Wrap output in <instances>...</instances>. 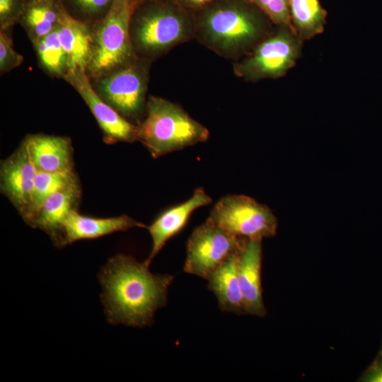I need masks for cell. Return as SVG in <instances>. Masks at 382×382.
Segmentation results:
<instances>
[{
	"mask_svg": "<svg viewBox=\"0 0 382 382\" xmlns=\"http://www.w3.org/2000/svg\"><path fill=\"white\" fill-rule=\"evenodd\" d=\"M145 262L131 255L110 257L98 273L101 301L108 322L144 328L154 322L156 311L165 306L174 277L155 274Z\"/></svg>",
	"mask_w": 382,
	"mask_h": 382,
	"instance_id": "cell-1",
	"label": "cell"
},
{
	"mask_svg": "<svg viewBox=\"0 0 382 382\" xmlns=\"http://www.w3.org/2000/svg\"><path fill=\"white\" fill-rule=\"evenodd\" d=\"M192 13L195 39L233 62L250 53L273 31L268 17L245 0H215Z\"/></svg>",
	"mask_w": 382,
	"mask_h": 382,
	"instance_id": "cell-2",
	"label": "cell"
},
{
	"mask_svg": "<svg viewBox=\"0 0 382 382\" xmlns=\"http://www.w3.org/2000/svg\"><path fill=\"white\" fill-rule=\"evenodd\" d=\"M129 33L137 57L152 62L195 39L193 13L176 0H144L132 15Z\"/></svg>",
	"mask_w": 382,
	"mask_h": 382,
	"instance_id": "cell-3",
	"label": "cell"
},
{
	"mask_svg": "<svg viewBox=\"0 0 382 382\" xmlns=\"http://www.w3.org/2000/svg\"><path fill=\"white\" fill-rule=\"evenodd\" d=\"M139 141L153 158L206 141L207 127L194 120L179 104L149 96L145 117L138 125Z\"/></svg>",
	"mask_w": 382,
	"mask_h": 382,
	"instance_id": "cell-4",
	"label": "cell"
},
{
	"mask_svg": "<svg viewBox=\"0 0 382 382\" xmlns=\"http://www.w3.org/2000/svg\"><path fill=\"white\" fill-rule=\"evenodd\" d=\"M144 0H113L105 16L92 25V55L86 73L93 79L137 58L130 38L133 13Z\"/></svg>",
	"mask_w": 382,
	"mask_h": 382,
	"instance_id": "cell-5",
	"label": "cell"
},
{
	"mask_svg": "<svg viewBox=\"0 0 382 382\" xmlns=\"http://www.w3.org/2000/svg\"><path fill=\"white\" fill-rule=\"evenodd\" d=\"M151 62L137 58L91 79L98 95L129 122L139 125L145 115Z\"/></svg>",
	"mask_w": 382,
	"mask_h": 382,
	"instance_id": "cell-6",
	"label": "cell"
},
{
	"mask_svg": "<svg viewBox=\"0 0 382 382\" xmlns=\"http://www.w3.org/2000/svg\"><path fill=\"white\" fill-rule=\"evenodd\" d=\"M277 26L250 53L233 62L237 77L248 82L277 79L294 66L303 42L288 26Z\"/></svg>",
	"mask_w": 382,
	"mask_h": 382,
	"instance_id": "cell-7",
	"label": "cell"
},
{
	"mask_svg": "<svg viewBox=\"0 0 382 382\" xmlns=\"http://www.w3.org/2000/svg\"><path fill=\"white\" fill-rule=\"evenodd\" d=\"M206 221L246 239L270 238L277 229V218L270 209L243 195L221 197Z\"/></svg>",
	"mask_w": 382,
	"mask_h": 382,
	"instance_id": "cell-8",
	"label": "cell"
},
{
	"mask_svg": "<svg viewBox=\"0 0 382 382\" xmlns=\"http://www.w3.org/2000/svg\"><path fill=\"white\" fill-rule=\"evenodd\" d=\"M247 240L205 221L193 230L187 242L183 270L207 279L238 253Z\"/></svg>",
	"mask_w": 382,
	"mask_h": 382,
	"instance_id": "cell-9",
	"label": "cell"
},
{
	"mask_svg": "<svg viewBox=\"0 0 382 382\" xmlns=\"http://www.w3.org/2000/svg\"><path fill=\"white\" fill-rule=\"evenodd\" d=\"M65 81L72 86L88 107L103 132L105 143L139 141L138 125L122 117L98 95L86 70L70 74Z\"/></svg>",
	"mask_w": 382,
	"mask_h": 382,
	"instance_id": "cell-10",
	"label": "cell"
},
{
	"mask_svg": "<svg viewBox=\"0 0 382 382\" xmlns=\"http://www.w3.org/2000/svg\"><path fill=\"white\" fill-rule=\"evenodd\" d=\"M38 170L23 139L18 147L0 166V190L23 219L27 216L33 199Z\"/></svg>",
	"mask_w": 382,
	"mask_h": 382,
	"instance_id": "cell-11",
	"label": "cell"
},
{
	"mask_svg": "<svg viewBox=\"0 0 382 382\" xmlns=\"http://www.w3.org/2000/svg\"><path fill=\"white\" fill-rule=\"evenodd\" d=\"M262 240L248 239L237 260L238 279L245 314L264 317L267 314L261 284Z\"/></svg>",
	"mask_w": 382,
	"mask_h": 382,
	"instance_id": "cell-12",
	"label": "cell"
},
{
	"mask_svg": "<svg viewBox=\"0 0 382 382\" xmlns=\"http://www.w3.org/2000/svg\"><path fill=\"white\" fill-rule=\"evenodd\" d=\"M147 226L127 215L108 218H96L81 214L74 209L64 221L60 236L55 244L59 248L75 241L95 239L112 233Z\"/></svg>",
	"mask_w": 382,
	"mask_h": 382,
	"instance_id": "cell-13",
	"label": "cell"
},
{
	"mask_svg": "<svg viewBox=\"0 0 382 382\" xmlns=\"http://www.w3.org/2000/svg\"><path fill=\"white\" fill-rule=\"evenodd\" d=\"M212 202V198L204 190L198 187L187 200L161 213L146 228L151 236L152 247L145 262L149 265L166 242L185 226L194 211Z\"/></svg>",
	"mask_w": 382,
	"mask_h": 382,
	"instance_id": "cell-14",
	"label": "cell"
},
{
	"mask_svg": "<svg viewBox=\"0 0 382 382\" xmlns=\"http://www.w3.org/2000/svg\"><path fill=\"white\" fill-rule=\"evenodd\" d=\"M81 194L79 181L58 190L46 199L28 225L47 233L55 245L64 221L76 209Z\"/></svg>",
	"mask_w": 382,
	"mask_h": 382,
	"instance_id": "cell-15",
	"label": "cell"
},
{
	"mask_svg": "<svg viewBox=\"0 0 382 382\" xmlns=\"http://www.w3.org/2000/svg\"><path fill=\"white\" fill-rule=\"evenodd\" d=\"M24 140L38 170L56 172L74 170L73 148L69 137L33 134L27 135Z\"/></svg>",
	"mask_w": 382,
	"mask_h": 382,
	"instance_id": "cell-16",
	"label": "cell"
},
{
	"mask_svg": "<svg viewBox=\"0 0 382 382\" xmlns=\"http://www.w3.org/2000/svg\"><path fill=\"white\" fill-rule=\"evenodd\" d=\"M57 30L68 57V75L81 69L86 71L92 55V25L75 18L66 10Z\"/></svg>",
	"mask_w": 382,
	"mask_h": 382,
	"instance_id": "cell-17",
	"label": "cell"
},
{
	"mask_svg": "<svg viewBox=\"0 0 382 382\" xmlns=\"http://www.w3.org/2000/svg\"><path fill=\"white\" fill-rule=\"evenodd\" d=\"M65 12L62 0H27L18 23L33 44L57 30Z\"/></svg>",
	"mask_w": 382,
	"mask_h": 382,
	"instance_id": "cell-18",
	"label": "cell"
},
{
	"mask_svg": "<svg viewBox=\"0 0 382 382\" xmlns=\"http://www.w3.org/2000/svg\"><path fill=\"white\" fill-rule=\"evenodd\" d=\"M239 252L212 272L207 280L208 288L215 294L221 311L242 315L245 312L237 270Z\"/></svg>",
	"mask_w": 382,
	"mask_h": 382,
	"instance_id": "cell-19",
	"label": "cell"
},
{
	"mask_svg": "<svg viewBox=\"0 0 382 382\" xmlns=\"http://www.w3.org/2000/svg\"><path fill=\"white\" fill-rule=\"evenodd\" d=\"M289 14L294 33L302 42L324 30L327 13L319 0H289Z\"/></svg>",
	"mask_w": 382,
	"mask_h": 382,
	"instance_id": "cell-20",
	"label": "cell"
},
{
	"mask_svg": "<svg viewBox=\"0 0 382 382\" xmlns=\"http://www.w3.org/2000/svg\"><path fill=\"white\" fill-rule=\"evenodd\" d=\"M57 29L33 45L42 69L52 77L66 80L69 72L68 57L60 42Z\"/></svg>",
	"mask_w": 382,
	"mask_h": 382,
	"instance_id": "cell-21",
	"label": "cell"
},
{
	"mask_svg": "<svg viewBox=\"0 0 382 382\" xmlns=\"http://www.w3.org/2000/svg\"><path fill=\"white\" fill-rule=\"evenodd\" d=\"M77 181L79 179L74 170L56 172L38 170L35 181L32 203L24 221L29 224L47 197Z\"/></svg>",
	"mask_w": 382,
	"mask_h": 382,
	"instance_id": "cell-22",
	"label": "cell"
},
{
	"mask_svg": "<svg viewBox=\"0 0 382 382\" xmlns=\"http://www.w3.org/2000/svg\"><path fill=\"white\" fill-rule=\"evenodd\" d=\"M62 1L65 9L71 16L91 25L105 16L113 1V0Z\"/></svg>",
	"mask_w": 382,
	"mask_h": 382,
	"instance_id": "cell-23",
	"label": "cell"
},
{
	"mask_svg": "<svg viewBox=\"0 0 382 382\" xmlns=\"http://www.w3.org/2000/svg\"><path fill=\"white\" fill-rule=\"evenodd\" d=\"M260 9L276 25H286L294 32L289 14V0H245Z\"/></svg>",
	"mask_w": 382,
	"mask_h": 382,
	"instance_id": "cell-24",
	"label": "cell"
},
{
	"mask_svg": "<svg viewBox=\"0 0 382 382\" xmlns=\"http://www.w3.org/2000/svg\"><path fill=\"white\" fill-rule=\"evenodd\" d=\"M23 62V57L13 47V44L8 30H0V72L7 73L19 66Z\"/></svg>",
	"mask_w": 382,
	"mask_h": 382,
	"instance_id": "cell-25",
	"label": "cell"
},
{
	"mask_svg": "<svg viewBox=\"0 0 382 382\" xmlns=\"http://www.w3.org/2000/svg\"><path fill=\"white\" fill-rule=\"evenodd\" d=\"M27 0H0V30H8L18 23Z\"/></svg>",
	"mask_w": 382,
	"mask_h": 382,
	"instance_id": "cell-26",
	"label": "cell"
},
{
	"mask_svg": "<svg viewBox=\"0 0 382 382\" xmlns=\"http://www.w3.org/2000/svg\"><path fill=\"white\" fill-rule=\"evenodd\" d=\"M359 381L382 382V349H380L374 361L362 373Z\"/></svg>",
	"mask_w": 382,
	"mask_h": 382,
	"instance_id": "cell-27",
	"label": "cell"
},
{
	"mask_svg": "<svg viewBox=\"0 0 382 382\" xmlns=\"http://www.w3.org/2000/svg\"><path fill=\"white\" fill-rule=\"evenodd\" d=\"M180 5L190 11H195L215 0H176Z\"/></svg>",
	"mask_w": 382,
	"mask_h": 382,
	"instance_id": "cell-28",
	"label": "cell"
},
{
	"mask_svg": "<svg viewBox=\"0 0 382 382\" xmlns=\"http://www.w3.org/2000/svg\"><path fill=\"white\" fill-rule=\"evenodd\" d=\"M381 349H382V342H381Z\"/></svg>",
	"mask_w": 382,
	"mask_h": 382,
	"instance_id": "cell-29",
	"label": "cell"
}]
</instances>
